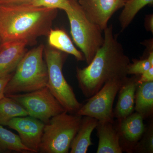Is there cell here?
<instances>
[{"label":"cell","instance_id":"1","mask_svg":"<svg viewBox=\"0 0 153 153\" xmlns=\"http://www.w3.org/2000/svg\"><path fill=\"white\" fill-rule=\"evenodd\" d=\"M103 32V44L91 62L85 68H76L78 86L87 98L95 94L108 81L123 80L128 75L130 60L114 36L112 25L108 26Z\"/></svg>","mask_w":153,"mask_h":153},{"label":"cell","instance_id":"2","mask_svg":"<svg viewBox=\"0 0 153 153\" xmlns=\"http://www.w3.org/2000/svg\"><path fill=\"white\" fill-rule=\"evenodd\" d=\"M57 13V9L36 7L31 4L0 5L2 44L18 41L34 44L38 37L48 36Z\"/></svg>","mask_w":153,"mask_h":153},{"label":"cell","instance_id":"3","mask_svg":"<svg viewBox=\"0 0 153 153\" xmlns=\"http://www.w3.org/2000/svg\"><path fill=\"white\" fill-rule=\"evenodd\" d=\"M44 49L41 44L26 52L6 85L5 95L27 93L47 86L48 74L43 58Z\"/></svg>","mask_w":153,"mask_h":153},{"label":"cell","instance_id":"4","mask_svg":"<svg viewBox=\"0 0 153 153\" xmlns=\"http://www.w3.org/2000/svg\"><path fill=\"white\" fill-rule=\"evenodd\" d=\"M82 116L66 111L45 124L39 152L68 153L81 124Z\"/></svg>","mask_w":153,"mask_h":153},{"label":"cell","instance_id":"5","mask_svg":"<svg viewBox=\"0 0 153 153\" xmlns=\"http://www.w3.org/2000/svg\"><path fill=\"white\" fill-rule=\"evenodd\" d=\"M70 2L71 7L65 12L70 23L71 37L88 64L103 44V31L88 20L78 0Z\"/></svg>","mask_w":153,"mask_h":153},{"label":"cell","instance_id":"6","mask_svg":"<svg viewBox=\"0 0 153 153\" xmlns=\"http://www.w3.org/2000/svg\"><path fill=\"white\" fill-rule=\"evenodd\" d=\"M44 53L48 71L47 87L66 111L75 114L82 104L77 100L73 88L63 75L66 57L62 52L51 47L44 49Z\"/></svg>","mask_w":153,"mask_h":153},{"label":"cell","instance_id":"7","mask_svg":"<svg viewBox=\"0 0 153 153\" xmlns=\"http://www.w3.org/2000/svg\"><path fill=\"white\" fill-rule=\"evenodd\" d=\"M7 96L21 105L29 116L45 124L51 118L66 111L47 86L31 92Z\"/></svg>","mask_w":153,"mask_h":153},{"label":"cell","instance_id":"8","mask_svg":"<svg viewBox=\"0 0 153 153\" xmlns=\"http://www.w3.org/2000/svg\"><path fill=\"white\" fill-rule=\"evenodd\" d=\"M125 79L106 82L95 94L88 98L87 102L82 104L75 114L93 117L98 121L114 123V102Z\"/></svg>","mask_w":153,"mask_h":153},{"label":"cell","instance_id":"9","mask_svg":"<svg viewBox=\"0 0 153 153\" xmlns=\"http://www.w3.org/2000/svg\"><path fill=\"white\" fill-rule=\"evenodd\" d=\"M45 124L38 119L26 116L12 119L7 126L18 133L25 146L36 153L39 152Z\"/></svg>","mask_w":153,"mask_h":153},{"label":"cell","instance_id":"10","mask_svg":"<svg viewBox=\"0 0 153 153\" xmlns=\"http://www.w3.org/2000/svg\"><path fill=\"white\" fill-rule=\"evenodd\" d=\"M88 20L102 31L113 14L123 7L124 0H78Z\"/></svg>","mask_w":153,"mask_h":153},{"label":"cell","instance_id":"11","mask_svg":"<svg viewBox=\"0 0 153 153\" xmlns=\"http://www.w3.org/2000/svg\"><path fill=\"white\" fill-rule=\"evenodd\" d=\"M144 119L139 114L133 113L123 119L118 120L117 130L120 140H123L127 151L133 152L146 130Z\"/></svg>","mask_w":153,"mask_h":153},{"label":"cell","instance_id":"12","mask_svg":"<svg viewBox=\"0 0 153 153\" xmlns=\"http://www.w3.org/2000/svg\"><path fill=\"white\" fill-rule=\"evenodd\" d=\"M26 41L3 43L0 47V78L13 73L26 52Z\"/></svg>","mask_w":153,"mask_h":153},{"label":"cell","instance_id":"13","mask_svg":"<svg viewBox=\"0 0 153 153\" xmlns=\"http://www.w3.org/2000/svg\"><path fill=\"white\" fill-rule=\"evenodd\" d=\"M139 76L130 78L127 76L120 88L118 101L114 111V117L117 120L123 119L134 111L136 91Z\"/></svg>","mask_w":153,"mask_h":153},{"label":"cell","instance_id":"14","mask_svg":"<svg viewBox=\"0 0 153 153\" xmlns=\"http://www.w3.org/2000/svg\"><path fill=\"white\" fill-rule=\"evenodd\" d=\"M114 123L98 121L96 127L99 139L97 153H122L118 133Z\"/></svg>","mask_w":153,"mask_h":153},{"label":"cell","instance_id":"15","mask_svg":"<svg viewBox=\"0 0 153 153\" xmlns=\"http://www.w3.org/2000/svg\"><path fill=\"white\" fill-rule=\"evenodd\" d=\"M98 121L94 118L82 116L81 124L70 146V153H86L88 148L93 145L91 135Z\"/></svg>","mask_w":153,"mask_h":153},{"label":"cell","instance_id":"16","mask_svg":"<svg viewBox=\"0 0 153 153\" xmlns=\"http://www.w3.org/2000/svg\"><path fill=\"white\" fill-rule=\"evenodd\" d=\"M134 110L147 118L153 113V81L138 83L136 91Z\"/></svg>","mask_w":153,"mask_h":153},{"label":"cell","instance_id":"17","mask_svg":"<svg viewBox=\"0 0 153 153\" xmlns=\"http://www.w3.org/2000/svg\"><path fill=\"white\" fill-rule=\"evenodd\" d=\"M48 43L54 49L73 55L78 61L85 60L82 52L74 47L67 33L60 29H51L48 34Z\"/></svg>","mask_w":153,"mask_h":153},{"label":"cell","instance_id":"18","mask_svg":"<svg viewBox=\"0 0 153 153\" xmlns=\"http://www.w3.org/2000/svg\"><path fill=\"white\" fill-rule=\"evenodd\" d=\"M29 116L26 110L8 96L0 100V125L7 126L14 118Z\"/></svg>","mask_w":153,"mask_h":153},{"label":"cell","instance_id":"19","mask_svg":"<svg viewBox=\"0 0 153 153\" xmlns=\"http://www.w3.org/2000/svg\"><path fill=\"white\" fill-rule=\"evenodd\" d=\"M0 151L21 153H34L25 146L19 136L0 125Z\"/></svg>","mask_w":153,"mask_h":153},{"label":"cell","instance_id":"20","mask_svg":"<svg viewBox=\"0 0 153 153\" xmlns=\"http://www.w3.org/2000/svg\"><path fill=\"white\" fill-rule=\"evenodd\" d=\"M153 0H128L126 2L119 17L122 30H125L137 13L145 6L153 4Z\"/></svg>","mask_w":153,"mask_h":153},{"label":"cell","instance_id":"21","mask_svg":"<svg viewBox=\"0 0 153 153\" xmlns=\"http://www.w3.org/2000/svg\"><path fill=\"white\" fill-rule=\"evenodd\" d=\"M137 153H153V127L151 124L146 128L141 139L134 148L133 151Z\"/></svg>","mask_w":153,"mask_h":153},{"label":"cell","instance_id":"22","mask_svg":"<svg viewBox=\"0 0 153 153\" xmlns=\"http://www.w3.org/2000/svg\"><path fill=\"white\" fill-rule=\"evenodd\" d=\"M37 7L67 10L71 7L70 0H34L31 3Z\"/></svg>","mask_w":153,"mask_h":153},{"label":"cell","instance_id":"23","mask_svg":"<svg viewBox=\"0 0 153 153\" xmlns=\"http://www.w3.org/2000/svg\"><path fill=\"white\" fill-rule=\"evenodd\" d=\"M152 67L147 59L133 60V63H130L128 66V74H133L139 76L149 68Z\"/></svg>","mask_w":153,"mask_h":153},{"label":"cell","instance_id":"24","mask_svg":"<svg viewBox=\"0 0 153 153\" xmlns=\"http://www.w3.org/2000/svg\"><path fill=\"white\" fill-rule=\"evenodd\" d=\"M153 81V66L141 74L138 79V83Z\"/></svg>","mask_w":153,"mask_h":153},{"label":"cell","instance_id":"25","mask_svg":"<svg viewBox=\"0 0 153 153\" xmlns=\"http://www.w3.org/2000/svg\"><path fill=\"white\" fill-rule=\"evenodd\" d=\"M34 0H0V5L15 6L31 4Z\"/></svg>","mask_w":153,"mask_h":153},{"label":"cell","instance_id":"26","mask_svg":"<svg viewBox=\"0 0 153 153\" xmlns=\"http://www.w3.org/2000/svg\"><path fill=\"white\" fill-rule=\"evenodd\" d=\"M13 74V73H11L0 78V100L4 96L5 88Z\"/></svg>","mask_w":153,"mask_h":153},{"label":"cell","instance_id":"27","mask_svg":"<svg viewBox=\"0 0 153 153\" xmlns=\"http://www.w3.org/2000/svg\"><path fill=\"white\" fill-rule=\"evenodd\" d=\"M146 27L148 30L150 31L152 33L153 32V15H151L148 17L146 23Z\"/></svg>","mask_w":153,"mask_h":153},{"label":"cell","instance_id":"28","mask_svg":"<svg viewBox=\"0 0 153 153\" xmlns=\"http://www.w3.org/2000/svg\"><path fill=\"white\" fill-rule=\"evenodd\" d=\"M149 62L150 63L151 65L153 66V52H150L149 54L148 58H147Z\"/></svg>","mask_w":153,"mask_h":153},{"label":"cell","instance_id":"29","mask_svg":"<svg viewBox=\"0 0 153 153\" xmlns=\"http://www.w3.org/2000/svg\"><path fill=\"white\" fill-rule=\"evenodd\" d=\"M2 44V41L1 40V38H0V47H1V45Z\"/></svg>","mask_w":153,"mask_h":153},{"label":"cell","instance_id":"30","mask_svg":"<svg viewBox=\"0 0 153 153\" xmlns=\"http://www.w3.org/2000/svg\"><path fill=\"white\" fill-rule=\"evenodd\" d=\"M125 1V2H126V1H128V0H124Z\"/></svg>","mask_w":153,"mask_h":153}]
</instances>
